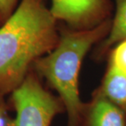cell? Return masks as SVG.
<instances>
[{
    "instance_id": "obj_2",
    "label": "cell",
    "mask_w": 126,
    "mask_h": 126,
    "mask_svg": "<svg viewBox=\"0 0 126 126\" xmlns=\"http://www.w3.org/2000/svg\"><path fill=\"white\" fill-rule=\"evenodd\" d=\"M110 26L111 19L85 31H75L61 24L56 47L33 65L32 69L56 91L64 104L67 126H78L84 104L79 90L83 62L86 55L107 36Z\"/></svg>"
},
{
    "instance_id": "obj_7",
    "label": "cell",
    "mask_w": 126,
    "mask_h": 126,
    "mask_svg": "<svg viewBox=\"0 0 126 126\" xmlns=\"http://www.w3.org/2000/svg\"><path fill=\"white\" fill-rule=\"evenodd\" d=\"M95 90L126 111V75L108 63L99 86Z\"/></svg>"
},
{
    "instance_id": "obj_5",
    "label": "cell",
    "mask_w": 126,
    "mask_h": 126,
    "mask_svg": "<svg viewBox=\"0 0 126 126\" xmlns=\"http://www.w3.org/2000/svg\"><path fill=\"white\" fill-rule=\"evenodd\" d=\"M78 126H126V111L94 89L84 102Z\"/></svg>"
},
{
    "instance_id": "obj_1",
    "label": "cell",
    "mask_w": 126,
    "mask_h": 126,
    "mask_svg": "<svg viewBox=\"0 0 126 126\" xmlns=\"http://www.w3.org/2000/svg\"><path fill=\"white\" fill-rule=\"evenodd\" d=\"M59 24L46 0H21L0 26V97L12 94L33 65L59 40Z\"/></svg>"
},
{
    "instance_id": "obj_4",
    "label": "cell",
    "mask_w": 126,
    "mask_h": 126,
    "mask_svg": "<svg viewBox=\"0 0 126 126\" xmlns=\"http://www.w3.org/2000/svg\"><path fill=\"white\" fill-rule=\"evenodd\" d=\"M50 11L63 26L75 31L91 30L112 18V0H51Z\"/></svg>"
},
{
    "instance_id": "obj_6",
    "label": "cell",
    "mask_w": 126,
    "mask_h": 126,
    "mask_svg": "<svg viewBox=\"0 0 126 126\" xmlns=\"http://www.w3.org/2000/svg\"><path fill=\"white\" fill-rule=\"evenodd\" d=\"M114 13L107 36L92 50L91 58L96 62L106 61L110 50L126 39V0H114Z\"/></svg>"
},
{
    "instance_id": "obj_9",
    "label": "cell",
    "mask_w": 126,
    "mask_h": 126,
    "mask_svg": "<svg viewBox=\"0 0 126 126\" xmlns=\"http://www.w3.org/2000/svg\"><path fill=\"white\" fill-rule=\"evenodd\" d=\"M21 0H0V26L12 16Z\"/></svg>"
},
{
    "instance_id": "obj_3",
    "label": "cell",
    "mask_w": 126,
    "mask_h": 126,
    "mask_svg": "<svg viewBox=\"0 0 126 126\" xmlns=\"http://www.w3.org/2000/svg\"><path fill=\"white\" fill-rule=\"evenodd\" d=\"M42 80L32 69L11 94L16 116L10 126H51L57 115L65 113L60 97L46 89Z\"/></svg>"
},
{
    "instance_id": "obj_8",
    "label": "cell",
    "mask_w": 126,
    "mask_h": 126,
    "mask_svg": "<svg viewBox=\"0 0 126 126\" xmlns=\"http://www.w3.org/2000/svg\"><path fill=\"white\" fill-rule=\"evenodd\" d=\"M106 61L118 71L126 75V39L119 42L110 50Z\"/></svg>"
}]
</instances>
